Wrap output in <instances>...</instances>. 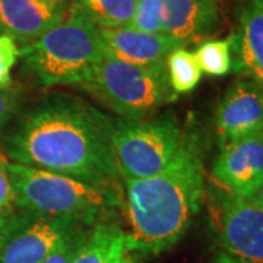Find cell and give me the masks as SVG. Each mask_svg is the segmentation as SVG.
<instances>
[{
  "mask_svg": "<svg viewBox=\"0 0 263 263\" xmlns=\"http://www.w3.org/2000/svg\"><path fill=\"white\" fill-rule=\"evenodd\" d=\"M114 120L70 97H50L24 114L5 139L12 162L92 184H119Z\"/></svg>",
  "mask_w": 263,
  "mask_h": 263,
  "instance_id": "obj_1",
  "label": "cell"
},
{
  "mask_svg": "<svg viewBox=\"0 0 263 263\" xmlns=\"http://www.w3.org/2000/svg\"><path fill=\"white\" fill-rule=\"evenodd\" d=\"M127 237L138 254L157 256L186 234L205 197L202 138L186 127L173 160L160 173L124 180Z\"/></svg>",
  "mask_w": 263,
  "mask_h": 263,
  "instance_id": "obj_2",
  "label": "cell"
},
{
  "mask_svg": "<svg viewBox=\"0 0 263 263\" xmlns=\"http://www.w3.org/2000/svg\"><path fill=\"white\" fill-rule=\"evenodd\" d=\"M8 168L18 211L94 226L122 206L117 184H92L16 162H9Z\"/></svg>",
  "mask_w": 263,
  "mask_h": 263,
  "instance_id": "obj_3",
  "label": "cell"
},
{
  "mask_svg": "<svg viewBox=\"0 0 263 263\" xmlns=\"http://www.w3.org/2000/svg\"><path fill=\"white\" fill-rule=\"evenodd\" d=\"M104 54L100 28L69 9L56 25L19 50L24 69L48 88L76 86Z\"/></svg>",
  "mask_w": 263,
  "mask_h": 263,
  "instance_id": "obj_4",
  "label": "cell"
},
{
  "mask_svg": "<svg viewBox=\"0 0 263 263\" xmlns=\"http://www.w3.org/2000/svg\"><path fill=\"white\" fill-rule=\"evenodd\" d=\"M76 86L127 120L146 119L177 98L165 65H133L107 53Z\"/></svg>",
  "mask_w": 263,
  "mask_h": 263,
  "instance_id": "obj_5",
  "label": "cell"
},
{
  "mask_svg": "<svg viewBox=\"0 0 263 263\" xmlns=\"http://www.w3.org/2000/svg\"><path fill=\"white\" fill-rule=\"evenodd\" d=\"M183 129L173 113L141 120H114L113 154L120 177H151L167 167L181 141Z\"/></svg>",
  "mask_w": 263,
  "mask_h": 263,
  "instance_id": "obj_6",
  "label": "cell"
},
{
  "mask_svg": "<svg viewBox=\"0 0 263 263\" xmlns=\"http://www.w3.org/2000/svg\"><path fill=\"white\" fill-rule=\"evenodd\" d=\"M206 196L211 227L224 253L263 263V206L216 183L209 184Z\"/></svg>",
  "mask_w": 263,
  "mask_h": 263,
  "instance_id": "obj_7",
  "label": "cell"
},
{
  "mask_svg": "<svg viewBox=\"0 0 263 263\" xmlns=\"http://www.w3.org/2000/svg\"><path fill=\"white\" fill-rule=\"evenodd\" d=\"M91 226L67 216L16 211L0 240V263H41Z\"/></svg>",
  "mask_w": 263,
  "mask_h": 263,
  "instance_id": "obj_8",
  "label": "cell"
},
{
  "mask_svg": "<svg viewBox=\"0 0 263 263\" xmlns=\"http://www.w3.org/2000/svg\"><path fill=\"white\" fill-rule=\"evenodd\" d=\"M211 174L230 193L253 199L263 184V130L222 143Z\"/></svg>",
  "mask_w": 263,
  "mask_h": 263,
  "instance_id": "obj_9",
  "label": "cell"
},
{
  "mask_svg": "<svg viewBox=\"0 0 263 263\" xmlns=\"http://www.w3.org/2000/svg\"><path fill=\"white\" fill-rule=\"evenodd\" d=\"M219 143L246 138L263 130V86L254 81L235 82L215 113Z\"/></svg>",
  "mask_w": 263,
  "mask_h": 263,
  "instance_id": "obj_10",
  "label": "cell"
},
{
  "mask_svg": "<svg viewBox=\"0 0 263 263\" xmlns=\"http://www.w3.org/2000/svg\"><path fill=\"white\" fill-rule=\"evenodd\" d=\"M66 12V0H0V35L28 44L56 25Z\"/></svg>",
  "mask_w": 263,
  "mask_h": 263,
  "instance_id": "obj_11",
  "label": "cell"
},
{
  "mask_svg": "<svg viewBox=\"0 0 263 263\" xmlns=\"http://www.w3.org/2000/svg\"><path fill=\"white\" fill-rule=\"evenodd\" d=\"M219 25L216 0H162V27L179 47L215 32Z\"/></svg>",
  "mask_w": 263,
  "mask_h": 263,
  "instance_id": "obj_12",
  "label": "cell"
},
{
  "mask_svg": "<svg viewBox=\"0 0 263 263\" xmlns=\"http://www.w3.org/2000/svg\"><path fill=\"white\" fill-rule=\"evenodd\" d=\"M230 40L233 67L263 86V0H240L238 29Z\"/></svg>",
  "mask_w": 263,
  "mask_h": 263,
  "instance_id": "obj_13",
  "label": "cell"
},
{
  "mask_svg": "<svg viewBox=\"0 0 263 263\" xmlns=\"http://www.w3.org/2000/svg\"><path fill=\"white\" fill-rule=\"evenodd\" d=\"M105 53L133 65H165L168 54L179 46L165 34H148L132 27L100 29Z\"/></svg>",
  "mask_w": 263,
  "mask_h": 263,
  "instance_id": "obj_14",
  "label": "cell"
},
{
  "mask_svg": "<svg viewBox=\"0 0 263 263\" xmlns=\"http://www.w3.org/2000/svg\"><path fill=\"white\" fill-rule=\"evenodd\" d=\"M127 233L108 218L88 228L70 263H138Z\"/></svg>",
  "mask_w": 263,
  "mask_h": 263,
  "instance_id": "obj_15",
  "label": "cell"
},
{
  "mask_svg": "<svg viewBox=\"0 0 263 263\" xmlns=\"http://www.w3.org/2000/svg\"><path fill=\"white\" fill-rule=\"evenodd\" d=\"M136 0H75L69 10L82 16L97 28L127 27L133 18Z\"/></svg>",
  "mask_w": 263,
  "mask_h": 263,
  "instance_id": "obj_16",
  "label": "cell"
},
{
  "mask_svg": "<svg viewBox=\"0 0 263 263\" xmlns=\"http://www.w3.org/2000/svg\"><path fill=\"white\" fill-rule=\"evenodd\" d=\"M165 67L170 85L176 94H186L193 91L202 76L195 53L184 47L174 48L170 53L165 60Z\"/></svg>",
  "mask_w": 263,
  "mask_h": 263,
  "instance_id": "obj_17",
  "label": "cell"
},
{
  "mask_svg": "<svg viewBox=\"0 0 263 263\" xmlns=\"http://www.w3.org/2000/svg\"><path fill=\"white\" fill-rule=\"evenodd\" d=\"M202 73L212 76L227 75L233 69L231 40H209L202 43L195 51Z\"/></svg>",
  "mask_w": 263,
  "mask_h": 263,
  "instance_id": "obj_18",
  "label": "cell"
},
{
  "mask_svg": "<svg viewBox=\"0 0 263 263\" xmlns=\"http://www.w3.org/2000/svg\"><path fill=\"white\" fill-rule=\"evenodd\" d=\"M129 27L148 34H164L162 0H136Z\"/></svg>",
  "mask_w": 263,
  "mask_h": 263,
  "instance_id": "obj_19",
  "label": "cell"
},
{
  "mask_svg": "<svg viewBox=\"0 0 263 263\" xmlns=\"http://www.w3.org/2000/svg\"><path fill=\"white\" fill-rule=\"evenodd\" d=\"M19 59V48L16 41L8 35H0V88L12 85L10 72Z\"/></svg>",
  "mask_w": 263,
  "mask_h": 263,
  "instance_id": "obj_20",
  "label": "cell"
},
{
  "mask_svg": "<svg viewBox=\"0 0 263 263\" xmlns=\"http://www.w3.org/2000/svg\"><path fill=\"white\" fill-rule=\"evenodd\" d=\"M8 165L9 161L0 157V218H10L18 211Z\"/></svg>",
  "mask_w": 263,
  "mask_h": 263,
  "instance_id": "obj_21",
  "label": "cell"
},
{
  "mask_svg": "<svg viewBox=\"0 0 263 263\" xmlns=\"http://www.w3.org/2000/svg\"><path fill=\"white\" fill-rule=\"evenodd\" d=\"M19 107V91L12 85L0 88V133L5 130Z\"/></svg>",
  "mask_w": 263,
  "mask_h": 263,
  "instance_id": "obj_22",
  "label": "cell"
},
{
  "mask_svg": "<svg viewBox=\"0 0 263 263\" xmlns=\"http://www.w3.org/2000/svg\"><path fill=\"white\" fill-rule=\"evenodd\" d=\"M86 231H88V228L84 230L82 233H79V234H76L75 237H72L67 243L62 246L59 250H57L56 253H53L50 257H47L44 262L41 263H70L73 260V257H75L76 252H78V249H79V246H81V241H82V238H84V235L86 234Z\"/></svg>",
  "mask_w": 263,
  "mask_h": 263,
  "instance_id": "obj_23",
  "label": "cell"
},
{
  "mask_svg": "<svg viewBox=\"0 0 263 263\" xmlns=\"http://www.w3.org/2000/svg\"><path fill=\"white\" fill-rule=\"evenodd\" d=\"M214 263H252V262L241 260V259H237V257H233V256H230V254L221 252V253L216 254L215 262Z\"/></svg>",
  "mask_w": 263,
  "mask_h": 263,
  "instance_id": "obj_24",
  "label": "cell"
},
{
  "mask_svg": "<svg viewBox=\"0 0 263 263\" xmlns=\"http://www.w3.org/2000/svg\"><path fill=\"white\" fill-rule=\"evenodd\" d=\"M250 200H253L254 203H257V205L263 206V184L260 186V189L257 190V193L254 195L253 199H250Z\"/></svg>",
  "mask_w": 263,
  "mask_h": 263,
  "instance_id": "obj_25",
  "label": "cell"
},
{
  "mask_svg": "<svg viewBox=\"0 0 263 263\" xmlns=\"http://www.w3.org/2000/svg\"><path fill=\"white\" fill-rule=\"evenodd\" d=\"M8 221H9V218H0V240H2V237L5 234V230H6V226H8Z\"/></svg>",
  "mask_w": 263,
  "mask_h": 263,
  "instance_id": "obj_26",
  "label": "cell"
}]
</instances>
